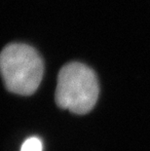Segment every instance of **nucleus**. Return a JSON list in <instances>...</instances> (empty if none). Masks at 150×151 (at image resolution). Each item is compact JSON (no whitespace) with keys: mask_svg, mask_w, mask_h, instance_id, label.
Masks as SVG:
<instances>
[{"mask_svg":"<svg viewBox=\"0 0 150 151\" xmlns=\"http://www.w3.org/2000/svg\"><path fill=\"white\" fill-rule=\"evenodd\" d=\"M98 94L97 75L89 66L73 62L60 68L55 93L59 107L75 114H86L97 104Z\"/></svg>","mask_w":150,"mask_h":151,"instance_id":"obj_2","label":"nucleus"},{"mask_svg":"<svg viewBox=\"0 0 150 151\" xmlns=\"http://www.w3.org/2000/svg\"><path fill=\"white\" fill-rule=\"evenodd\" d=\"M21 151H42V142L36 137H28L22 145Z\"/></svg>","mask_w":150,"mask_h":151,"instance_id":"obj_3","label":"nucleus"},{"mask_svg":"<svg viewBox=\"0 0 150 151\" xmlns=\"http://www.w3.org/2000/svg\"><path fill=\"white\" fill-rule=\"evenodd\" d=\"M0 67L8 91L21 96L35 93L44 74L39 54L33 47L23 43H12L3 49Z\"/></svg>","mask_w":150,"mask_h":151,"instance_id":"obj_1","label":"nucleus"}]
</instances>
